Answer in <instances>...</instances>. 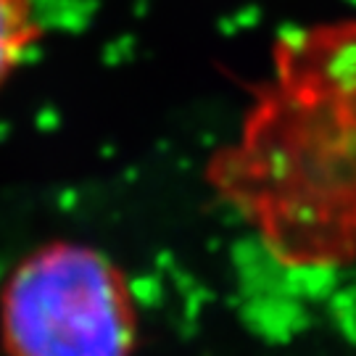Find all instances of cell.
<instances>
[{
  "mask_svg": "<svg viewBox=\"0 0 356 356\" xmlns=\"http://www.w3.org/2000/svg\"><path fill=\"white\" fill-rule=\"evenodd\" d=\"M40 35L35 0H0V88Z\"/></svg>",
  "mask_w": 356,
  "mask_h": 356,
  "instance_id": "3957f363",
  "label": "cell"
},
{
  "mask_svg": "<svg viewBox=\"0 0 356 356\" xmlns=\"http://www.w3.org/2000/svg\"><path fill=\"white\" fill-rule=\"evenodd\" d=\"M138 301L98 248L56 241L24 256L0 291L6 356H132Z\"/></svg>",
  "mask_w": 356,
  "mask_h": 356,
  "instance_id": "7a4b0ae2",
  "label": "cell"
},
{
  "mask_svg": "<svg viewBox=\"0 0 356 356\" xmlns=\"http://www.w3.org/2000/svg\"><path fill=\"white\" fill-rule=\"evenodd\" d=\"M211 191L291 269L356 259V19L282 32Z\"/></svg>",
  "mask_w": 356,
  "mask_h": 356,
  "instance_id": "6da1fadb",
  "label": "cell"
}]
</instances>
